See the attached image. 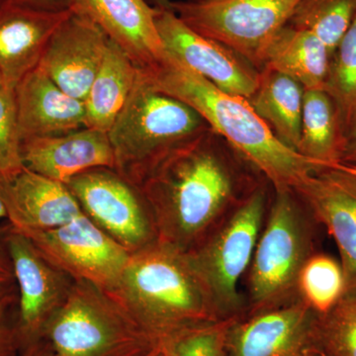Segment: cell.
<instances>
[{
    "instance_id": "obj_1",
    "label": "cell",
    "mask_w": 356,
    "mask_h": 356,
    "mask_svg": "<svg viewBox=\"0 0 356 356\" xmlns=\"http://www.w3.org/2000/svg\"><path fill=\"white\" fill-rule=\"evenodd\" d=\"M264 180L209 128L161 159L139 189L158 241L188 252Z\"/></svg>"
},
{
    "instance_id": "obj_2",
    "label": "cell",
    "mask_w": 356,
    "mask_h": 356,
    "mask_svg": "<svg viewBox=\"0 0 356 356\" xmlns=\"http://www.w3.org/2000/svg\"><path fill=\"white\" fill-rule=\"evenodd\" d=\"M140 70L154 88L197 112L275 191H294L311 173L323 170L283 145L245 98L220 90L168 55L159 65Z\"/></svg>"
},
{
    "instance_id": "obj_3",
    "label": "cell",
    "mask_w": 356,
    "mask_h": 356,
    "mask_svg": "<svg viewBox=\"0 0 356 356\" xmlns=\"http://www.w3.org/2000/svg\"><path fill=\"white\" fill-rule=\"evenodd\" d=\"M108 294L156 344L187 327L221 320L186 254L158 240L131 254Z\"/></svg>"
},
{
    "instance_id": "obj_4",
    "label": "cell",
    "mask_w": 356,
    "mask_h": 356,
    "mask_svg": "<svg viewBox=\"0 0 356 356\" xmlns=\"http://www.w3.org/2000/svg\"><path fill=\"white\" fill-rule=\"evenodd\" d=\"M207 129L197 112L154 88L139 69L132 92L108 131L114 170L139 188L161 159Z\"/></svg>"
},
{
    "instance_id": "obj_5",
    "label": "cell",
    "mask_w": 356,
    "mask_h": 356,
    "mask_svg": "<svg viewBox=\"0 0 356 356\" xmlns=\"http://www.w3.org/2000/svg\"><path fill=\"white\" fill-rule=\"evenodd\" d=\"M318 225L296 192L273 189L248 270L245 314L283 305L299 296L300 271L307 259L317 252Z\"/></svg>"
},
{
    "instance_id": "obj_6",
    "label": "cell",
    "mask_w": 356,
    "mask_h": 356,
    "mask_svg": "<svg viewBox=\"0 0 356 356\" xmlns=\"http://www.w3.org/2000/svg\"><path fill=\"white\" fill-rule=\"evenodd\" d=\"M43 339L54 356H142L156 346L111 295L84 281H74Z\"/></svg>"
},
{
    "instance_id": "obj_7",
    "label": "cell",
    "mask_w": 356,
    "mask_h": 356,
    "mask_svg": "<svg viewBox=\"0 0 356 356\" xmlns=\"http://www.w3.org/2000/svg\"><path fill=\"white\" fill-rule=\"evenodd\" d=\"M264 180L207 238L185 252L221 320L247 313L241 280L248 273L271 196Z\"/></svg>"
},
{
    "instance_id": "obj_8",
    "label": "cell",
    "mask_w": 356,
    "mask_h": 356,
    "mask_svg": "<svg viewBox=\"0 0 356 356\" xmlns=\"http://www.w3.org/2000/svg\"><path fill=\"white\" fill-rule=\"evenodd\" d=\"M301 0L175 1L172 10L206 38L224 44L261 72L269 44Z\"/></svg>"
},
{
    "instance_id": "obj_9",
    "label": "cell",
    "mask_w": 356,
    "mask_h": 356,
    "mask_svg": "<svg viewBox=\"0 0 356 356\" xmlns=\"http://www.w3.org/2000/svg\"><path fill=\"white\" fill-rule=\"evenodd\" d=\"M65 185L83 214L131 254L158 240L140 189L113 168H92Z\"/></svg>"
},
{
    "instance_id": "obj_10",
    "label": "cell",
    "mask_w": 356,
    "mask_h": 356,
    "mask_svg": "<svg viewBox=\"0 0 356 356\" xmlns=\"http://www.w3.org/2000/svg\"><path fill=\"white\" fill-rule=\"evenodd\" d=\"M19 232L72 280L106 293L114 291L132 254L84 214L58 228Z\"/></svg>"
},
{
    "instance_id": "obj_11",
    "label": "cell",
    "mask_w": 356,
    "mask_h": 356,
    "mask_svg": "<svg viewBox=\"0 0 356 356\" xmlns=\"http://www.w3.org/2000/svg\"><path fill=\"white\" fill-rule=\"evenodd\" d=\"M6 243L17 286V327L24 350L43 339L47 325L67 301L74 280L9 222Z\"/></svg>"
},
{
    "instance_id": "obj_12",
    "label": "cell",
    "mask_w": 356,
    "mask_h": 356,
    "mask_svg": "<svg viewBox=\"0 0 356 356\" xmlns=\"http://www.w3.org/2000/svg\"><path fill=\"white\" fill-rule=\"evenodd\" d=\"M156 23L168 57L224 92L247 100L254 95L261 72L245 58L192 30L172 9H158Z\"/></svg>"
},
{
    "instance_id": "obj_13",
    "label": "cell",
    "mask_w": 356,
    "mask_h": 356,
    "mask_svg": "<svg viewBox=\"0 0 356 356\" xmlns=\"http://www.w3.org/2000/svg\"><path fill=\"white\" fill-rule=\"evenodd\" d=\"M317 316L299 296L245 314L229 327L226 356H315Z\"/></svg>"
},
{
    "instance_id": "obj_14",
    "label": "cell",
    "mask_w": 356,
    "mask_h": 356,
    "mask_svg": "<svg viewBox=\"0 0 356 356\" xmlns=\"http://www.w3.org/2000/svg\"><path fill=\"white\" fill-rule=\"evenodd\" d=\"M110 38L76 6L49 40L38 67L65 92L84 100Z\"/></svg>"
},
{
    "instance_id": "obj_15",
    "label": "cell",
    "mask_w": 356,
    "mask_h": 356,
    "mask_svg": "<svg viewBox=\"0 0 356 356\" xmlns=\"http://www.w3.org/2000/svg\"><path fill=\"white\" fill-rule=\"evenodd\" d=\"M294 191L334 238L346 293L356 294V175L339 165L323 168Z\"/></svg>"
},
{
    "instance_id": "obj_16",
    "label": "cell",
    "mask_w": 356,
    "mask_h": 356,
    "mask_svg": "<svg viewBox=\"0 0 356 356\" xmlns=\"http://www.w3.org/2000/svg\"><path fill=\"white\" fill-rule=\"evenodd\" d=\"M21 156L28 170L65 184L92 168H115L108 133L88 127L22 140Z\"/></svg>"
},
{
    "instance_id": "obj_17",
    "label": "cell",
    "mask_w": 356,
    "mask_h": 356,
    "mask_svg": "<svg viewBox=\"0 0 356 356\" xmlns=\"http://www.w3.org/2000/svg\"><path fill=\"white\" fill-rule=\"evenodd\" d=\"M72 10L44 11L10 0L0 7V77L4 86L15 89L38 67L49 40Z\"/></svg>"
},
{
    "instance_id": "obj_18",
    "label": "cell",
    "mask_w": 356,
    "mask_h": 356,
    "mask_svg": "<svg viewBox=\"0 0 356 356\" xmlns=\"http://www.w3.org/2000/svg\"><path fill=\"white\" fill-rule=\"evenodd\" d=\"M76 6L118 44L140 70L166 57L156 28L158 8L147 0H76Z\"/></svg>"
},
{
    "instance_id": "obj_19",
    "label": "cell",
    "mask_w": 356,
    "mask_h": 356,
    "mask_svg": "<svg viewBox=\"0 0 356 356\" xmlns=\"http://www.w3.org/2000/svg\"><path fill=\"white\" fill-rule=\"evenodd\" d=\"M4 200L7 222L18 231H48L83 214L67 185L26 168L6 178Z\"/></svg>"
},
{
    "instance_id": "obj_20",
    "label": "cell",
    "mask_w": 356,
    "mask_h": 356,
    "mask_svg": "<svg viewBox=\"0 0 356 356\" xmlns=\"http://www.w3.org/2000/svg\"><path fill=\"white\" fill-rule=\"evenodd\" d=\"M14 92L21 140L86 127L83 100L67 95L38 67L21 79Z\"/></svg>"
},
{
    "instance_id": "obj_21",
    "label": "cell",
    "mask_w": 356,
    "mask_h": 356,
    "mask_svg": "<svg viewBox=\"0 0 356 356\" xmlns=\"http://www.w3.org/2000/svg\"><path fill=\"white\" fill-rule=\"evenodd\" d=\"M331 57V51L317 35L287 24L269 44L261 70L291 77L305 90L324 89Z\"/></svg>"
},
{
    "instance_id": "obj_22",
    "label": "cell",
    "mask_w": 356,
    "mask_h": 356,
    "mask_svg": "<svg viewBox=\"0 0 356 356\" xmlns=\"http://www.w3.org/2000/svg\"><path fill=\"white\" fill-rule=\"evenodd\" d=\"M139 67L110 39L102 64L84 98L86 127L108 133L132 92Z\"/></svg>"
},
{
    "instance_id": "obj_23",
    "label": "cell",
    "mask_w": 356,
    "mask_h": 356,
    "mask_svg": "<svg viewBox=\"0 0 356 356\" xmlns=\"http://www.w3.org/2000/svg\"><path fill=\"white\" fill-rule=\"evenodd\" d=\"M304 90L291 77L264 69L257 90L248 99L273 135L294 151L301 135Z\"/></svg>"
},
{
    "instance_id": "obj_24",
    "label": "cell",
    "mask_w": 356,
    "mask_h": 356,
    "mask_svg": "<svg viewBox=\"0 0 356 356\" xmlns=\"http://www.w3.org/2000/svg\"><path fill=\"white\" fill-rule=\"evenodd\" d=\"M346 135L336 105L324 89L304 90L297 153L323 168L339 165Z\"/></svg>"
},
{
    "instance_id": "obj_25",
    "label": "cell",
    "mask_w": 356,
    "mask_h": 356,
    "mask_svg": "<svg viewBox=\"0 0 356 356\" xmlns=\"http://www.w3.org/2000/svg\"><path fill=\"white\" fill-rule=\"evenodd\" d=\"M324 90L336 105L346 138L356 124V16L332 53Z\"/></svg>"
},
{
    "instance_id": "obj_26",
    "label": "cell",
    "mask_w": 356,
    "mask_h": 356,
    "mask_svg": "<svg viewBox=\"0 0 356 356\" xmlns=\"http://www.w3.org/2000/svg\"><path fill=\"white\" fill-rule=\"evenodd\" d=\"M297 292L316 313L331 310L346 293L341 261L324 252L312 254L300 271Z\"/></svg>"
},
{
    "instance_id": "obj_27",
    "label": "cell",
    "mask_w": 356,
    "mask_h": 356,
    "mask_svg": "<svg viewBox=\"0 0 356 356\" xmlns=\"http://www.w3.org/2000/svg\"><path fill=\"white\" fill-rule=\"evenodd\" d=\"M356 16V0H301L288 24L317 35L331 55Z\"/></svg>"
},
{
    "instance_id": "obj_28",
    "label": "cell",
    "mask_w": 356,
    "mask_h": 356,
    "mask_svg": "<svg viewBox=\"0 0 356 356\" xmlns=\"http://www.w3.org/2000/svg\"><path fill=\"white\" fill-rule=\"evenodd\" d=\"M316 343L325 356H356V294L346 293L325 314H318Z\"/></svg>"
},
{
    "instance_id": "obj_29",
    "label": "cell",
    "mask_w": 356,
    "mask_h": 356,
    "mask_svg": "<svg viewBox=\"0 0 356 356\" xmlns=\"http://www.w3.org/2000/svg\"><path fill=\"white\" fill-rule=\"evenodd\" d=\"M236 318L187 327L161 339L156 346L165 356H226L229 327Z\"/></svg>"
},
{
    "instance_id": "obj_30",
    "label": "cell",
    "mask_w": 356,
    "mask_h": 356,
    "mask_svg": "<svg viewBox=\"0 0 356 356\" xmlns=\"http://www.w3.org/2000/svg\"><path fill=\"white\" fill-rule=\"evenodd\" d=\"M21 136L18 128L14 89L0 86V175L13 178L24 170L21 156Z\"/></svg>"
},
{
    "instance_id": "obj_31",
    "label": "cell",
    "mask_w": 356,
    "mask_h": 356,
    "mask_svg": "<svg viewBox=\"0 0 356 356\" xmlns=\"http://www.w3.org/2000/svg\"><path fill=\"white\" fill-rule=\"evenodd\" d=\"M18 291L15 284L0 290V356L22 350L17 327Z\"/></svg>"
},
{
    "instance_id": "obj_32",
    "label": "cell",
    "mask_w": 356,
    "mask_h": 356,
    "mask_svg": "<svg viewBox=\"0 0 356 356\" xmlns=\"http://www.w3.org/2000/svg\"><path fill=\"white\" fill-rule=\"evenodd\" d=\"M7 226L8 222L6 225L0 224V290L15 284L13 264L6 243Z\"/></svg>"
},
{
    "instance_id": "obj_33",
    "label": "cell",
    "mask_w": 356,
    "mask_h": 356,
    "mask_svg": "<svg viewBox=\"0 0 356 356\" xmlns=\"http://www.w3.org/2000/svg\"><path fill=\"white\" fill-rule=\"evenodd\" d=\"M16 3L53 13L72 10L76 6V0H10Z\"/></svg>"
},
{
    "instance_id": "obj_34",
    "label": "cell",
    "mask_w": 356,
    "mask_h": 356,
    "mask_svg": "<svg viewBox=\"0 0 356 356\" xmlns=\"http://www.w3.org/2000/svg\"><path fill=\"white\" fill-rule=\"evenodd\" d=\"M339 165L356 168V124L346 136Z\"/></svg>"
},
{
    "instance_id": "obj_35",
    "label": "cell",
    "mask_w": 356,
    "mask_h": 356,
    "mask_svg": "<svg viewBox=\"0 0 356 356\" xmlns=\"http://www.w3.org/2000/svg\"><path fill=\"white\" fill-rule=\"evenodd\" d=\"M16 356H54L50 343L46 339L31 344L20 351Z\"/></svg>"
},
{
    "instance_id": "obj_36",
    "label": "cell",
    "mask_w": 356,
    "mask_h": 356,
    "mask_svg": "<svg viewBox=\"0 0 356 356\" xmlns=\"http://www.w3.org/2000/svg\"><path fill=\"white\" fill-rule=\"evenodd\" d=\"M6 178L0 175V221L7 222V210L6 200H4V184Z\"/></svg>"
},
{
    "instance_id": "obj_37",
    "label": "cell",
    "mask_w": 356,
    "mask_h": 356,
    "mask_svg": "<svg viewBox=\"0 0 356 356\" xmlns=\"http://www.w3.org/2000/svg\"><path fill=\"white\" fill-rule=\"evenodd\" d=\"M152 6L158 9H170L172 8V0H147Z\"/></svg>"
},
{
    "instance_id": "obj_38",
    "label": "cell",
    "mask_w": 356,
    "mask_h": 356,
    "mask_svg": "<svg viewBox=\"0 0 356 356\" xmlns=\"http://www.w3.org/2000/svg\"><path fill=\"white\" fill-rule=\"evenodd\" d=\"M142 356H165V355H163L161 348H159V346H156L153 350H149V353H145V355Z\"/></svg>"
},
{
    "instance_id": "obj_39",
    "label": "cell",
    "mask_w": 356,
    "mask_h": 356,
    "mask_svg": "<svg viewBox=\"0 0 356 356\" xmlns=\"http://www.w3.org/2000/svg\"><path fill=\"white\" fill-rule=\"evenodd\" d=\"M341 166H343V168H346V170H348V172L355 173L356 175V168H353V166H348V165H339Z\"/></svg>"
},
{
    "instance_id": "obj_40",
    "label": "cell",
    "mask_w": 356,
    "mask_h": 356,
    "mask_svg": "<svg viewBox=\"0 0 356 356\" xmlns=\"http://www.w3.org/2000/svg\"><path fill=\"white\" fill-rule=\"evenodd\" d=\"M9 0H0V7L3 6Z\"/></svg>"
},
{
    "instance_id": "obj_41",
    "label": "cell",
    "mask_w": 356,
    "mask_h": 356,
    "mask_svg": "<svg viewBox=\"0 0 356 356\" xmlns=\"http://www.w3.org/2000/svg\"><path fill=\"white\" fill-rule=\"evenodd\" d=\"M315 356H325V355H322V353H318V355H316Z\"/></svg>"
},
{
    "instance_id": "obj_42",
    "label": "cell",
    "mask_w": 356,
    "mask_h": 356,
    "mask_svg": "<svg viewBox=\"0 0 356 356\" xmlns=\"http://www.w3.org/2000/svg\"><path fill=\"white\" fill-rule=\"evenodd\" d=\"M3 86V84H2L1 77H0V86Z\"/></svg>"
},
{
    "instance_id": "obj_43",
    "label": "cell",
    "mask_w": 356,
    "mask_h": 356,
    "mask_svg": "<svg viewBox=\"0 0 356 356\" xmlns=\"http://www.w3.org/2000/svg\"><path fill=\"white\" fill-rule=\"evenodd\" d=\"M191 1H202V0H191Z\"/></svg>"
}]
</instances>
